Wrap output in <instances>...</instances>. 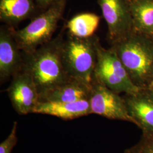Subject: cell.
<instances>
[{"mask_svg": "<svg viewBox=\"0 0 153 153\" xmlns=\"http://www.w3.org/2000/svg\"><path fill=\"white\" fill-rule=\"evenodd\" d=\"M61 35L28 53H23V69L33 78L39 98L50 90L69 81L61 57Z\"/></svg>", "mask_w": 153, "mask_h": 153, "instance_id": "cell-1", "label": "cell"}, {"mask_svg": "<svg viewBox=\"0 0 153 153\" xmlns=\"http://www.w3.org/2000/svg\"><path fill=\"white\" fill-rule=\"evenodd\" d=\"M131 81L147 88L153 78V36L134 31L112 45Z\"/></svg>", "mask_w": 153, "mask_h": 153, "instance_id": "cell-2", "label": "cell"}, {"mask_svg": "<svg viewBox=\"0 0 153 153\" xmlns=\"http://www.w3.org/2000/svg\"><path fill=\"white\" fill-rule=\"evenodd\" d=\"M97 36L78 38L69 33L61 45V57L69 76L91 84L97 60Z\"/></svg>", "mask_w": 153, "mask_h": 153, "instance_id": "cell-3", "label": "cell"}, {"mask_svg": "<svg viewBox=\"0 0 153 153\" xmlns=\"http://www.w3.org/2000/svg\"><path fill=\"white\" fill-rule=\"evenodd\" d=\"M65 5L66 0H60L35 18L26 27L13 31L14 38L23 53L32 52L52 40Z\"/></svg>", "mask_w": 153, "mask_h": 153, "instance_id": "cell-4", "label": "cell"}, {"mask_svg": "<svg viewBox=\"0 0 153 153\" xmlns=\"http://www.w3.org/2000/svg\"><path fill=\"white\" fill-rule=\"evenodd\" d=\"M94 78L116 93L131 94L141 88L131 81L126 68L112 48L105 49L99 43Z\"/></svg>", "mask_w": 153, "mask_h": 153, "instance_id": "cell-5", "label": "cell"}, {"mask_svg": "<svg viewBox=\"0 0 153 153\" xmlns=\"http://www.w3.org/2000/svg\"><path fill=\"white\" fill-rule=\"evenodd\" d=\"M88 100L91 114L135 124V121L129 114L124 98L94 78Z\"/></svg>", "mask_w": 153, "mask_h": 153, "instance_id": "cell-6", "label": "cell"}, {"mask_svg": "<svg viewBox=\"0 0 153 153\" xmlns=\"http://www.w3.org/2000/svg\"><path fill=\"white\" fill-rule=\"evenodd\" d=\"M108 27L111 45L136 31L131 16V0H98Z\"/></svg>", "mask_w": 153, "mask_h": 153, "instance_id": "cell-7", "label": "cell"}, {"mask_svg": "<svg viewBox=\"0 0 153 153\" xmlns=\"http://www.w3.org/2000/svg\"><path fill=\"white\" fill-rule=\"evenodd\" d=\"M7 92L11 104L19 115L33 113L39 102L36 86L30 74L22 68L13 76Z\"/></svg>", "mask_w": 153, "mask_h": 153, "instance_id": "cell-8", "label": "cell"}, {"mask_svg": "<svg viewBox=\"0 0 153 153\" xmlns=\"http://www.w3.org/2000/svg\"><path fill=\"white\" fill-rule=\"evenodd\" d=\"M10 26L0 29V79L5 82L21 71L24 64L23 53L20 49Z\"/></svg>", "mask_w": 153, "mask_h": 153, "instance_id": "cell-9", "label": "cell"}, {"mask_svg": "<svg viewBox=\"0 0 153 153\" xmlns=\"http://www.w3.org/2000/svg\"><path fill=\"white\" fill-rule=\"evenodd\" d=\"M129 114L140 128L142 135L153 137V93L148 88L126 94L123 97Z\"/></svg>", "mask_w": 153, "mask_h": 153, "instance_id": "cell-10", "label": "cell"}, {"mask_svg": "<svg viewBox=\"0 0 153 153\" xmlns=\"http://www.w3.org/2000/svg\"><path fill=\"white\" fill-rule=\"evenodd\" d=\"M33 113L51 115L64 120H73L91 114L88 100L73 102H39Z\"/></svg>", "mask_w": 153, "mask_h": 153, "instance_id": "cell-11", "label": "cell"}, {"mask_svg": "<svg viewBox=\"0 0 153 153\" xmlns=\"http://www.w3.org/2000/svg\"><path fill=\"white\" fill-rule=\"evenodd\" d=\"M91 90V84L71 78L40 97L39 102H73L88 100Z\"/></svg>", "mask_w": 153, "mask_h": 153, "instance_id": "cell-12", "label": "cell"}, {"mask_svg": "<svg viewBox=\"0 0 153 153\" xmlns=\"http://www.w3.org/2000/svg\"><path fill=\"white\" fill-rule=\"evenodd\" d=\"M34 0H0V19L12 26L29 18L35 10Z\"/></svg>", "mask_w": 153, "mask_h": 153, "instance_id": "cell-13", "label": "cell"}, {"mask_svg": "<svg viewBox=\"0 0 153 153\" xmlns=\"http://www.w3.org/2000/svg\"><path fill=\"white\" fill-rule=\"evenodd\" d=\"M135 30L153 36V0H131Z\"/></svg>", "mask_w": 153, "mask_h": 153, "instance_id": "cell-14", "label": "cell"}, {"mask_svg": "<svg viewBox=\"0 0 153 153\" xmlns=\"http://www.w3.org/2000/svg\"><path fill=\"white\" fill-rule=\"evenodd\" d=\"M100 18L95 14L86 13L78 14L66 25L69 33L78 38L93 36L98 27Z\"/></svg>", "mask_w": 153, "mask_h": 153, "instance_id": "cell-15", "label": "cell"}, {"mask_svg": "<svg viewBox=\"0 0 153 153\" xmlns=\"http://www.w3.org/2000/svg\"><path fill=\"white\" fill-rule=\"evenodd\" d=\"M125 153H153V137L142 135L139 142L126 149Z\"/></svg>", "mask_w": 153, "mask_h": 153, "instance_id": "cell-16", "label": "cell"}, {"mask_svg": "<svg viewBox=\"0 0 153 153\" xmlns=\"http://www.w3.org/2000/svg\"><path fill=\"white\" fill-rule=\"evenodd\" d=\"M18 123L15 121L11 131L5 140L0 144V153H11L13 148L16 145L18 138L16 136Z\"/></svg>", "mask_w": 153, "mask_h": 153, "instance_id": "cell-17", "label": "cell"}, {"mask_svg": "<svg viewBox=\"0 0 153 153\" xmlns=\"http://www.w3.org/2000/svg\"><path fill=\"white\" fill-rule=\"evenodd\" d=\"M35 3L38 4L39 7L43 9H48L51 6L55 3L60 1V0H34Z\"/></svg>", "mask_w": 153, "mask_h": 153, "instance_id": "cell-18", "label": "cell"}, {"mask_svg": "<svg viewBox=\"0 0 153 153\" xmlns=\"http://www.w3.org/2000/svg\"><path fill=\"white\" fill-rule=\"evenodd\" d=\"M148 88L150 91H151L153 93V79L151 81V82H150V83L149 84L147 88Z\"/></svg>", "mask_w": 153, "mask_h": 153, "instance_id": "cell-19", "label": "cell"}]
</instances>
